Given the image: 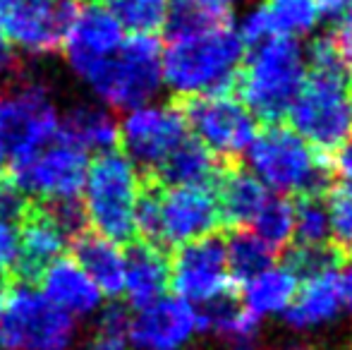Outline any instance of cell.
Returning <instances> with one entry per match:
<instances>
[{
  "mask_svg": "<svg viewBox=\"0 0 352 350\" xmlns=\"http://www.w3.org/2000/svg\"><path fill=\"white\" fill-rule=\"evenodd\" d=\"M87 154L58 132L56 140L12 161V182L29 197L43 201L74 199L82 192Z\"/></svg>",
  "mask_w": 352,
  "mask_h": 350,
  "instance_id": "30bf717a",
  "label": "cell"
},
{
  "mask_svg": "<svg viewBox=\"0 0 352 350\" xmlns=\"http://www.w3.org/2000/svg\"><path fill=\"white\" fill-rule=\"evenodd\" d=\"M12 65H14L12 46H10V43L3 39V34H0V77H3L5 72H10V67Z\"/></svg>",
  "mask_w": 352,
  "mask_h": 350,
  "instance_id": "7bdbcfd3",
  "label": "cell"
},
{
  "mask_svg": "<svg viewBox=\"0 0 352 350\" xmlns=\"http://www.w3.org/2000/svg\"><path fill=\"white\" fill-rule=\"evenodd\" d=\"M223 350H256V338H228Z\"/></svg>",
  "mask_w": 352,
  "mask_h": 350,
  "instance_id": "ee69618b",
  "label": "cell"
},
{
  "mask_svg": "<svg viewBox=\"0 0 352 350\" xmlns=\"http://www.w3.org/2000/svg\"><path fill=\"white\" fill-rule=\"evenodd\" d=\"M122 39V29L101 5H87L74 14L63 48L72 72L77 75L84 67L113 56L120 48Z\"/></svg>",
  "mask_w": 352,
  "mask_h": 350,
  "instance_id": "2e32d148",
  "label": "cell"
},
{
  "mask_svg": "<svg viewBox=\"0 0 352 350\" xmlns=\"http://www.w3.org/2000/svg\"><path fill=\"white\" fill-rule=\"evenodd\" d=\"M252 175L280 197L321 195L329 187V164L305 140L285 125H269L256 132L247 149Z\"/></svg>",
  "mask_w": 352,
  "mask_h": 350,
  "instance_id": "5b68a950",
  "label": "cell"
},
{
  "mask_svg": "<svg viewBox=\"0 0 352 350\" xmlns=\"http://www.w3.org/2000/svg\"><path fill=\"white\" fill-rule=\"evenodd\" d=\"M300 278L287 266H269L242 283V307L261 322L290 307Z\"/></svg>",
  "mask_w": 352,
  "mask_h": 350,
  "instance_id": "cb8c5ba5",
  "label": "cell"
},
{
  "mask_svg": "<svg viewBox=\"0 0 352 350\" xmlns=\"http://www.w3.org/2000/svg\"><path fill=\"white\" fill-rule=\"evenodd\" d=\"M338 250L333 245H324V248H292L287 252V269L297 276V278H311V276H319L324 271H333L338 269Z\"/></svg>",
  "mask_w": 352,
  "mask_h": 350,
  "instance_id": "d6a6232c",
  "label": "cell"
},
{
  "mask_svg": "<svg viewBox=\"0 0 352 350\" xmlns=\"http://www.w3.org/2000/svg\"><path fill=\"white\" fill-rule=\"evenodd\" d=\"M60 135L84 154H108L118 144V125L108 111L98 106H74L60 120Z\"/></svg>",
  "mask_w": 352,
  "mask_h": 350,
  "instance_id": "d4e9b609",
  "label": "cell"
},
{
  "mask_svg": "<svg viewBox=\"0 0 352 350\" xmlns=\"http://www.w3.org/2000/svg\"><path fill=\"white\" fill-rule=\"evenodd\" d=\"M340 293H343V307L352 314V259L340 271Z\"/></svg>",
  "mask_w": 352,
  "mask_h": 350,
  "instance_id": "b9f144b4",
  "label": "cell"
},
{
  "mask_svg": "<svg viewBox=\"0 0 352 350\" xmlns=\"http://www.w3.org/2000/svg\"><path fill=\"white\" fill-rule=\"evenodd\" d=\"M185 122L197 135V142L226 166H235L254 142L259 125L250 108L228 94L185 98L180 106Z\"/></svg>",
  "mask_w": 352,
  "mask_h": 350,
  "instance_id": "ba28073f",
  "label": "cell"
},
{
  "mask_svg": "<svg viewBox=\"0 0 352 350\" xmlns=\"http://www.w3.org/2000/svg\"><path fill=\"white\" fill-rule=\"evenodd\" d=\"M74 14L72 0H22L0 14V34L10 46L43 56L63 46Z\"/></svg>",
  "mask_w": 352,
  "mask_h": 350,
  "instance_id": "4fadbf2b",
  "label": "cell"
},
{
  "mask_svg": "<svg viewBox=\"0 0 352 350\" xmlns=\"http://www.w3.org/2000/svg\"><path fill=\"white\" fill-rule=\"evenodd\" d=\"M340 350H352V341H348V343H345V346L340 348Z\"/></svg>",
  "mask_w": 352,
  "mask_h": 350,
  "instance_id": "681fc988",
  "label": "cell"
},
{
  "mask_svg": "<svg viewBox=\"0 0 352 350\" xmlns=\"http://www.w3.org/2000/svg\"><path fill=\"white\" fill-rule=\"evenodd\" d=\"M60 118L48 89L38 82H24L0 94V149L19 159L56 140Z\"/></svg>",
  "mask_w": 352,
  "mask_h": 350,
  "instance_id": "9c48e42d",
  "label": "cell"
},
{
  "mask_svg": "<svg viewBox=\"0 0 352 350\" xmlns=\"http://www.w3.org/2000/svg\"><path fill=\"white\" fill-rule=\"evenodd\" d=\"M38 281H41L43 298L65 314H70L72 319L89 317L103 303L101 290L94 285V281L79 269L72 257H58L41 271Z\"/></svg>",
  "mask_w": 352,
  "mask_h": 350,
  "instance_id": "e0dca14e",
  "label": "cell"
},
{
  "mask_svg": "<svg viewBox=\"0 0 352 350\" xmlns=\"http://www.w3.org/2000/svg\"><path fill=\"white\" fill-rule=\"evenodd\" d=\"M295 238L305 248L331 245V221L324 195L300 197L295 204Z\"/></svg>",
  "mask_w": 352,
  "mask_h": 350,
  "instance_id": "f546056e",
  "label": "cell"
},
{
  "mask_svg": "<svg viewBox=\"0 0 352 350\" xmlns=\"http://www.w3.org/2000/svg\"><path fill=\"white\" fill-rule=\"evenodd\" d=\"M72 3H74V0H72Z\"/></svg>",
  "mask_w": 352,
  "mask_h": 350,
  "instance_id": "816d5d0a",
  "label": "cell"
},
{
  "mask_svg": "<svg viewBox=\"0 0 352 350\" xmlns=\"http://www.w3.org/2000/svg\"><path fill=\"white\" fill-rule=\"evenodd\" d=\"M168 283H170V264L161 248L137 243L127 250L122 293L137 309L161 300Z\"/></svg>",
  "mask_w": 352,
  "mask_h": 350,
  "instance_id": "d6986e66",
  "label": "cell"
},
{
  "mask_svg": "<svg viewBox=\"0 0 352 350\" xmlns=\"http://www.w3.org/2000/svg\"><path fill=\"white\" fill-rule=\"evenodd\" d=\"M22 0H0V14H5L8 10H12L14 5H19Z\"/></svg>",
  "mask_w": 352,
  "mask_h": 350,
  "instance_id": "f6af8a7d",
  "label": "cell"
},
{
  "mask_svg": "<svg viewBox=\"0 0 352 350\" xmlns=\"http://www.w3.org/2000/svg\"><path fill=\"white\" fill-rule=\"evenodd\" d=\"M101 8L118 22L122 32L156 34L166 27L168 0H101Z\"/></svg>",
  "mask_w": 352,
  "mask_h": 350,
  "instance_id": "f1b7e54d",
  "label": "cell"
},
{
  "mask_svg": "<svg viewBox=\"0 0 352 350\" xmlns=\"http://www.w3.org/2000/svg\"><path fill=\"white\" fill-rule=\"evenodd\" d=\"M140 192V173L125 154H98L82 185V209L94 233L118 245L135 238V206Z\"/></svg>",
  "mask_w": 352,
  "mask_h": 350,
  "instance_id": "8992f818",
  "label": "cell"
},
{
  "mask_svg": "<svg viewBox=\"0 0 352 350\" xmlns=\"http://www.w3.org/2000/svg\"><path fill=\"white\" fill-rule=\"evenodd\" d=\"M269 195L271 192L250 171H242L240 166H226L216 182L221 221L232 228H250Z\"/></svg>",
  "mask_w": 352,
  "mask_h": 350,
  "instance_id": "ffe728a7",
  "label": "cell"
},
{
  "mask_svg": "<svg viewBox=\"0 0 352 350\" xmlns=\"http://www.w3.org/2000/svg\"><path fill=\"white\" fill-rule=\"evenodd\" d=\"M170 283L177 298L192 307L211 303L230 293V271H228L226 240L206 235L195 243L180 245L170 262Z\"/></svg>",
  "mask_w": 352,
  "mask_h": 350,
  "instance_id": "7c38bea8",
  "label": "cell"
},
{
  "mask_svg": "<svg viewBox=\"0 0 352 350\" xmlns=\"http://www.w3.org/2000/svg\"><path fill=\"white\" fill-rule=\"evenodd\" d=\"M250 228L261 243H266L278 254L295 238V204L287 197L269 195Z\"/></svg>",
  "mask_w": 352,
  "mask_h": 350,
  "instance_id": "83f0119b",
  "label": "cell"
},
{
  "mask_svg": "<svg viewBox=\"0 0 352 350\" xmlns=\"http://www.w3.org/2000/svg\"><path fill=\"white\" fill-rule=\"evenodd\" d=\"M5 161H8V156H5V151L0 149V180H3V173H5Z\"/></svg>",
  "mask_w": 352,
  "mask_h": 350,
  "instance_id": "bcb514c9",
  "label": "cell"
},
{
  "mask_svg": "<svg viewBox=\"0 0 352 350\" xmlns=\"http://www.w3.org/2000/svg\"><path fill=\"white\" fill-rule=\"evenodd\" d=\"M118 140L122 142L125 156L135 168L156 173L163 161L190 140V127L185 122L180 106H146L127 111L125 120L118 127Z\"/></svg>",
  "mask_w": 352,
  "mask_h": 350,
  "instance_id": "8fae6325",
  "label": "cell"
},
{
  "mask_svg": "<svg viewBox=\"0 0 352 350\" xmlns=\"http://www.w3.org/2000/svg\"><path fill=\"white\" fill-rule=\"evenodd\" d=\"M331 168L336 171L345 182H352V132L348 140L333 151V161H331Z\"/></svg>",
  "mask_w": 352,
  "mask_h": 350,
  "instance_id": "ab89813d",
  "label": "cell"
},
{
  "mask_svg": "<svg viewBox=\"0 0 352 350\" xmlns=\"http://www.w3.org/2000/svg\"><path fill=\"white\" fill-rule=\"evenodd\" d=\"M27 195L12 180H0V219L19 223L27 216Z\"/></svg>",
  "mask_w": 352,
  "mask_h": 350,
  "instance_id": "8d00e7d4",
  "label": "cell"
},
{
  "mask_svg": "<svg viewBox=\"0 0 352 350\" xmlns=\"http://www.w3.org/2000/svg\"><path fill=\"white\" fill-rule=\"evenodd\" d=\"M199 333L197 307L180 298H161L127 319V343L137 350H182Z\"/></svg>",
  "mask_w": 352,
  "mask_h": 350,
  "instance_id": "9a60e30c",
  "label": "cell"
},
{
  "mask_svg": "<svg viewBox=\"0 0 352 350\" xmlns=\"http://www.w3.org/2000/svg\"><path fill=\"white\" fill-rule=\"evenodd\" d=\"M77 77L113 108L146 106L163 87V46L151 34H130L113 56L79 70Z\"/></svg>",
  "mask_w": 352,
  "mask_h": 350,
  "instance_id": "277c9868",
  "label": "cell"
},
{
  "mask_svg": "<svg viewBox=\"0 0 352 350\" xmlns=\"http://www.w3.org/2000/svg\"><path fill=\"white\" fill-rule=\"evenodd\" d=\"M41 211L65 233V238H77L79 233H84L87 216H84L82 201H77V197H74V199L46 201V204L41 206Z\"/></svg>",
  "mask_w": 352,
  "mask_h": 350,
  "instance_id": "e575fe53",
  "label": "cell"
},
{
  "mask_svg": "<svg viewBox=\"0 0 352 350\" xmlns=\"http://www.w3.org/2000/svg\"><path fill=\"white\" fill-rule=\"evenodd\" d=\"M324 199L331 221V245L340 254H352V182L331 185Z\"/></svg>",
  "mask_w": 352,
  "mask_h": 350,
  "instance_id": "1f68e13d",
  "label": "cell"
},
{
  "mask_svg": "<svg viewBox=\"0 0 352 350\" xmlns=\"http://www.w3.org/2000/svg\"><path fill=\"white\" fill-rule=\"evenodd\" d=\"M285 118L314 151H336L352 132V70L345 63L307 67L305 85Z\"/></svg>",
  "mask_w": 352,
  "mask_h": 350,
  "instance_id": "7a4b0ae2",
  "label": "cell"
},
{
  "mask_svg": "<svg viewBox=\"0 0 352 350\" xmlns=\"http://www.w3.org/2000/svg\"><path fill=\"white\" fill-rule=\"evenodd\" d=\"M240 41L245 43V48H254L259 43H264L266 39L276 36L274 27H271V17L266 5H254L250 8L240 19V27L235 29Z\"/></svg>",
  "mask_w": 352,
  "mask_h": 350,
  "instance_id": "d590c367",
  "label": "cell"
},
{
  "mask_svg": "<svg viewBox=\"0 0 352 350\" xmlns=\"http://www.w3.org/2000/svg\"><path fill=\"white\" fill-rule=\"evenodd\" d=\"M245 43L232 24L168 39L163 82L185 98L228 94L240 75Z\"/></svg>",
  "mask_w": 352,
  "mask_h": 350,
  "instance_id": "6da1fadb",
  "label": "cell"
},
{
  "mask_svg": "<svg viewBox=\"0 0 352 350\" xmlns=\"http://www.w3.org/2000/svg\"><path fill=\"white\" fill-rule=\"evenodd\" d=\"M77 324L27 283L0 300V350H72Z\"/></svg>",
  "mask_w": 352,
  "mask_h": 350,
  "instance_id": "52a82bcc",
  "label": "cell"
},
{
  "mask_svg": "<svg viewBox=\"0 0 352 350\" xmlns=\"http://www.w3.org/2000/svg\"><path fill=\"white\" fill-rule=\"evenodd\" d=\"M65 233L41 211V206L27 211L24 223L19 228V254H17V274L22 278H38L48 264L60 257L65 248Z\"/></svg>",
  "mask_w": 352,
  "mask_h": 350,
  "instance_id": "7402d4cb",
  "label": "cell"
},
{
  "mask_svg": "<svg viewBox=\"0 0 352 350\" xmlns=\"http://www.w3.org/2000/svg\"><path fill=\"white\" fill-rule=\"evenodd\" d=\"M226 254H228V271L230 281L245 283L252 276L261 274L264 269L274 266L276 252L266 243H261L252 230L235 228L230 238L226 240Z\"/></svg>",
  "mask_w": 352,
  "mask_h": 350,
  "instance_id": "4316f807",
  "label": "cell"
},
{
  "mask_svg": "<svg viewBox=\"0 0 352 350\" xmlns=\"http://www.w3.org/2000/svg\"><path fill=\"white\" fill-rule=\"evenodd\" d=\"M226 166L197 140H185L156 171L166 187H216Z\"/></svg>",
  "mask_w": 352,
  "mask_h": 350,
  "instance_id": "603a6c76",
  "label": "cell"
},
{
  "mask_svg": "<svg viewBox=\"0 0 352 350\" xmlns=\"http://www.w3.org/2000/svg\"><path fill=\"white\" fill-rule=\"evenodd\" d=\"M331 39H333L336 48H338V56L343 58V63L352 70V5L340 14V24L331 34Z\"/></svg>",
  "mask_w": 352,
  "mask_h": 350,
  "instance_id": "f35d334b",
  "label": "cell"
},
{
  "mask_svg": "<svg viewBox=\"0 0 352 350\" xmlns=\"http://www.w3.org/2000/svg\"><path fill=\"white\" fill-rule=\"evenodd\" d=\"M19 254V226L0 219V271L14 269Z\"/></svg>",
  "mask_w": 352,
  "mask_h": 350,
  "instance_id": "74e56055",
  "label": "cell"
},
{
  "mask_svg": "<svg viewBox=\"0 0 352 350\" xmlns=\"http://www.w3.org/2000/svg\"><path fill=\"white\" fill-rule=\"evenodd\" d=\"M5 276H3V271H0V300H3V295H5Z\"/></svg>",
  "mask_w": 352,
  "mask_h": 350,
  "instance_id": "7dc6e473",
  "label": "cell"
},
{
  "mask_svg": "<svg viewBox=\"0 0 352 350\" xmlns=\"http://www.w3.org/2000/svg\"><path fill=\"white\" fill-rule=\"evenodd\" d=\"M266 10L276 36H302L319 22L316 0H271L266 3Z\"/></svg>",
  "mask_w": 352,
  "mask_h": 350,
  "instance_id": "4dcf8cb0",
  "label": "cell"
},
{
  "mask_svg": "<svg viewBox=\"0 0 352 350\" xmlns=\"http://www.w3.org/2000/svg\"><path fill=\"white\" fill-rule=\"evenodd\" d=\"M352 5V0H316L319 17H338Z\"/></svg>",
  "mask_w": 352,
  "mask_h": 350,
  "instance_id": "60d3db41",
  "label": "cell"
},
{
  "mask_svg": "<svg viewBox=\"0 0 352 350\" xmlns=\"http://www.w3.org/2000/svg\"><path fill=\"white\" fill-rule=\"evenodd\" d=\"M340 309H343L340 276L338 269H333L307 278L295 293L290 307L283 314H285V324L290 329L311 331V329H321L333 319H338Z\"/></svg>",
  "mask_w": 352,
  "mask_h": 350,
  "instance_id": "ac0fdd59",
  "label": "cell"
},
{
  "mask_svg": "<svg viewBox=\"0 0 352 350\" xmlns=\"http://www.w3.org/2000/svg\"><path fill=\"white\" fill-rule=\"evenodd\" d=\"M218 3H221V5H223V8H228V10H230V5L240 3V0H218Z\"/></svg>",
  "mask_w": 352,
  "mask_h": 350,
  "instance_id": "c3c4849f",
  "label": "cell"
},
{
  "mask_svg": "<svg viewBox=\"0 0 352 350\" xmlns=\"http://www.w3.org/2000/svg\"><path fill=\"white\" fill-rule=\"evenodd\" d=\"M290 350H307V348H290Z\"/></svg>",
  "mask_w": 352,
  "mask_h": 350,
  "instance_id": "f907efd6",
  "label": "cell"
},
{
  "mask_svg": "<svg viewBox=\"0 0 352 350\" xmlns=\"http://www.w3.org/2000/svg\"><path fill=\"white\" fill-rule=\"evenodd\" d=\"M307 77V61L300 43L290 36H271L252 48L235 80V91L256 120L269 125L285 118Z\"/></svg>",
  "mask_w": 352,
  "mask_h": 350,
  "instance_id": "3957f363",
  "label": "cell"
},
{
  "mask_svg": "<svg viewBox=\"0 0 352 350\" xmlns=\"http://www.w3.org/2000/svg\"><path fill=\"white\" fill-rule=\"evenodd\" d=\"M230 24V10L218 0H168V39Z\"/></svg>",
  "mask_w": 352,
  "mask_h": 350,
  "instance_id": "484cf974",
  "label": "cell"
},
{
  "mask_svg": "<svg viewBox=\"0 0 352 350\" xmlns=\"http://www.w3.org/2000/svg\"><path fill=\"white\" fill-rule=\"evenodd\" d=\"M127 314L122 307L111 305L103 309L98 319V329L82 350H130L127 343Z\"/></svg>",
  "mask_w": 352,
  "mask_h": 350,
  "instance_id": "836d02e7",
  "label": "cell"
},
{
  "mask_svg": "<svg viewBox=\"0 0 352 350\" xmlns=\"http://www.w3.org/2000/svg\"><path fill=\"white\" fill-rule=\"evenodd\" d=\"M72 259L79 269L94 281L101 295L116 298L125 283V252L118 243L101 238L96 233H79L74 238Z\"/></svg>",
  "mask_w": 352,
  "mask_h": 350,
  "instance_id": "44dd1931",
  "label": "cell"
},
{
  "mask_svg": "<svg viewBox=\"0 0 352 350\" xmlns=\"http://www.w3.org/2000/svg\"><path fill=\"white\" fill-rule=\"evenodd\" d=\"M221 223L211 187H158V248L213 235Z\"/></svg>",
  "mask_w": 352,
  "mask_h": 350,
  "instance_id": "5bb4252c",
  "label": "cell"
}]
</instances>
